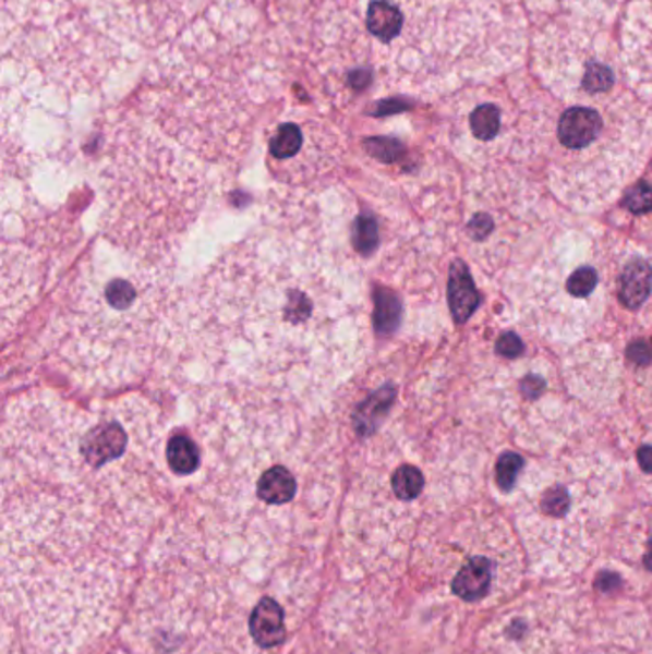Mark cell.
<instances>
[{
	"label": "cell",
	"mask_w": 652,
	"mask_h": 654,
	"mask_svg": "<svg viewBox=\"0 0 652 654\" xmlns=\"http://www.w3.org/2000/svg\"><path fill=\"white\" fill-rule=\"evenodd\" d=\"M544 379H542V377H538V375H529V377H524L522 383H520L522 395H524L527 398H530V400H536V398L544 392Z\"/></svg>",
	"instance_id": "24"
},
{
	"label": "cell",
	"mask_w": 652,
	"mask_h": 654,
	"mask_svg": "<svg viewBox=\"0 0 652 654\" xmlns=\"http://www.w3.org/2000/svg\"><path fill=\"white\" fill-rule=\"evenodd\" d=\"M390 488L400 501H413L425 488V476L415 465H400L390 476Z\"/></svg>",
	"instance_id": "15"
},
{
	"label": "cell",
	"mask_w": 652,
	"mask_h": 654,
	"mask_svg": "<svg viewBox=\"0 0 652 654\" xmlns=\"http://www.w3.org/2000/svg\"><path fill=\"white\" fill-rule=\"evenodd\" d=\"M652 289V266L644 258H631L620 274L618 299L628 311H637L649 299Z\"/></svg>",
	"instance_id": "10"
},
{
	"label": "cell",
	"mask_w": 652,
	"mask_h": 654,
	"mask_svg": "<svg viewBox=\"0 0 652 654\" xmlns=\"http://www.w3.org/2000/svg\"><path fill=\"white\" fill-rule=\"evenodd\" d=\"M400 312H402V306L395 293L381 291L379 295L375 296V326L383 334H390L397 329Z\"/></svg>",
	"instance_id": "16"
},
{
	"label": "cell",
	"mask_w": 652,
	"mask_h": 654,
	"mask_svg": "<svg viewBox=\"0 0 652 654\" xmlns=\"http://www.w3.org/2000/svg\"><path fill=\"white\" fill-rule=\"evenodd\" d=\"M496 352L504 359H519L520 354L524 352V343L520 341V337L512 331H507L504 336L497 339Z\"/></svg>",
	"instance_id": "21"
},
{
	"label": "cell",
	"mask_w": 652,
	"mask_h": 654,
	"mask_svg": "<svg viewBox=\"0 0 652 654\" xmlns=\"http://www.w3.org/2000/svg\"><path fill=\"white\" fill-rule=\"evenodd\" d=\"M644 562H647V567L652 570V540L651 544H649V554H647V559H644Z\"/></svg>",
	"instance_id": "26"
},
{
	"label": "cell",
	"mask_w": 652,
	"mask_h": 654,
	"mask_svg": "<svg viewBox=\"0 0 652 654\" xmlns=\"http://www.w3.org/2000/svg\"><path fill=\"white\" fill-rule=\"evenodd\" d=\"M618 70L626 83L652 94V0H629L621 17Z\"/></svg>",
	"instance_id": "5"
},
{
	"label": "cell",
	"mask_w": 652,
	"mask_h": 654,
	"mask_svg": "<svg viewBox=\"0 0 652 654\" xmlns=\"http://www.w3.org/2000/svg\"><path fill=\"white\" fill-rule=\"evenodd\" d=\"M626 354H628L629 362H633L636 366H649L652 362L651 347H649L647 341H641V339L629 344Z\"/></svg>",
	"instance_id": "23"
},
{
	"label": "cell",
	"mask_w": 652,
	"mask_h": 654,
	"mask_svg": "<svg viewBox=\"0 0 652 654\" xmlns=\"http://www.w3.org/2000/svg\"><path fill=\"white\" fill-rule=\"evenodd\" d=\"M249 631L256 643L265 649L280 645L286 639V622L280 605L270 597L261 600L249 618Z\"/></svg>",
	"instance_id": "9"
},
{
	"label": "cell",
	"mask_w": 652,
	"mask_h": 654,
	"mask_svg": "<svg viewBox=\"0 0 652 654\" xmlns=\"http://www.w3.org/2000/svg\"><path fill=\"white\" fill-rule=\"evenodd\" d=\"M165 461L177 475H192L202 463V450L192 436L179 433L171 436L165 448Z\"/></svg>",
	"instance_id": "11"
},
{
	"label": "cell",
	"mask_w": 652,
	"mask_h": 654,
	"mask_svg": "<svg viewBox=\"0 0 652 654\" xmlns=\"http://www.w3.org/2000/svg\"><path fill=\"white\" fill-rule=\"evenodd\" d=\"M542 507H544L545 513L563 517L570 509V496H568L567 488L553 486L552 491L545 492Z\"/></svg>",
	"instance_id": "20"
},
{
	"label": "cell",
	"mask_w": 652,
	"mask_h": 654,
	"mask_svg": "<svg viewBox=\"0 0 652 654\" xmlns=\"http://www.w3.org/2000/svg\"><path fill=\"white\" fill-rule=\"evenodd\" d=\"M301 242H247L186 303L180 337L225 402L293 408L360 362V304Z\"/></svg>",
	"instance_id": "1"
},
{
	"label": "cell",
	"mask_w": 652,
	"mask_h": 654,
	"mask_svg": "<svg viewBox=\"0 0 652 654\" xmlns=\"http://www.w3.org/2000/svg\"><path fill=\"white\" fill-rule=\"evenodd\" d=\"M599 276L595 268L591 266H582L578 268L567 281V291L576 299H583L593 293V289L597 288Z\"/></svg>",
	"instance_id": "18"
},
{
	"label": "cell",
	"mask_w": 652,
	"mask_h": 654,
	"mask_svg": "<svg viewBox=\"0 0 652 654\" xmlns=\"http://www.w3.org/2000/svg\"><path fill=\"white\" fill-rule=\"evenodd\" d=\"M304 131L295 123H283L276 129V133L270 138V156L280 164H289L293 159H299L304 152Z\"/></svg>",
	"instance_id": "14"
},
{
	"label": "cell",
	"mask_w": 652,
	"mask_h": 654,
	"mask_svg": "<svg viewBox=\"0 0 652 654\" xmlns=\"http://www.w3.org/2000/svg\"><path fill=\"white\" fill-rule=\"evenodd\" d=\"M362 29L370 62L420 93L502 75L527 45L522 0H364Z\"/></svg>",
	"instance_id": "3"
},
{
	"label": "cell",
	"mask_w": 652,
	"mask_h": 654,
	"mask_svg": "<svg viewBox=\"0 0 652 654\" xmlns=\"http://www.w3.org/2000/svg\"><path fill=\"white\" fill-rule=\"evenodd\" d=\"M621 0H532L540 9L545 4H559L560 9L567 10L568 16L582 17L583 25L591 27V17H611L620 7Z\"/></svg>",
	"instance_id": "13"
},
{
	"label": "cell",
	"mask_w": 652,
	"mask_h": 654,
	"mask_svg": "<svg viewBox=\"0 0 652 654\" xmlns=\"http://www.w3.org/2000/svg\"><path fill=\"white\" fill-rule=\"evenodd\" d=\"M624 207L633 215H644L652 210V186L649 182H637L624 195Z\"/></svg>",
	"instance_id": "19"
},
{
	"label": "cell",
	"mask_w": 652,
	"mask_h": 654,
	"mask_svg": "<svg viewBox=\"0 0 652 654\" xmlns=\"http://www.w3.org/2000/svg\"><path fill=\"white\" fill-rule=\"evenodd\" d=\"M522 468H524V460L520 458L519 453H502L496 463L497 486L504 492H511Z\"/></svg>",
	"instance_id": "17"
},
{
	"label": "cell",
	"mask_w": 652,
	"mask_h": 654,
	"mask_svg": "<svg viewBox=\"0 0 652 654\" xmlns=\"http://www.w3.org/2000/svg\"><path fill=\"white\" fill-rule=\"evenodd\" d=\"M605 134V116L603 111L591 106H570L560 113L557 123V138L563 148H590Z\"/></svg>",
	"instance_id": "6"
},
{
	"label": "cell",
	"mask_w": 652,
	"mask_h": 654,
	"mask_svg": "<svg viewBox=\"0 0 652 654\" xmlns=\"http://www.w3.org/2000/svg\"><path fill=\"white\" fill-rule=\"evenodd\" d=\"M169 261L96 253L63 291L48 326V352L75 382L117 387L138 379L179 341L184 303Z\"/></svg>",
	"instance_id": "2"
},
{
	"label": "cell",
	"mask_w": 652,
	"mask_h": 654,
	"mask_svg": "<svg viewBox=\"0 0 652 654\" xmlns=\"http://www.w3.org/2000/svg\"><path fill=\"white\" fill-rule=\"evenodd\" d=\"M492 230H494V220H492V217H488V215H484V213L474 215L473 220H471L469 227H467V232L471 234L474 242L484 240L486 235L492 234Z\"/></svg>",
	"instance_id": "22"
},
{
	"label": "cell",
	"mask_w": 652,
	"mask_h": 654,
	"mask_svg": "<svg viewBox=\"0 0 652 654\" xmlns=\"http://www.w3.org/2000/svg\"><path fill=\"white\" fill-rule=\"evenodd\" d=\"M637 461H639V465H641L644 473L652 475V446H641L637 450Z\"/></svg>",
	"instance_id": "25"
},
{
	"label": "cell",
	"mask_w": 652,
	"mask_h": 654,
	"mask_svg": "<svg viewBox=\"0 0 652 654\" xmlns=\"http://www.w3.org/2000/svg\"><path fill=\"white\" fill-rule=\"evenodd\" d=\"M104 232L121 251L152 261L169 253L205 202L202 167L165 144H121L104 169Z\"/></svg>",
	"instance_id": "4"
},
{
	"label": "cell",
	"mask_w": 652,
	"mask_h": 654,
	"mask_svg": "<svg viewBox=\"0 0 652 654\" xmlns=\"http://www.w3.org/2000/svg\"><path fill=\"white\" fill-rule=\"evenodd\" d=\"M497 570L494 561L484 555H473L461 565L451 582V592L466 601H481L496 584Z\"/></svg>",
	"instance_id": "7"
},
{
	"label": "cell",
	"mask_w": 652,
	"mask_h": 654,
	"mask_svg": "<svg viewBox=\"0 0 652 654\" xmlns=\"http://www.w3.org/2000/svg\"><path fill=\"white\" fill-rule=\"evenodd\" d=\"M448 306L458 326L467 324L481 306V293L463 261H454L448 276Z\"/></svg>",
	"instance_id": "8"
},
{
	"label": "cell",
	"mask_w": 652,
	"mask_h": 654,
	"mask_svg": "<svg viewBox=\"0 0 652 654\" xmlns=\"http://www.w3.org/2000/svg\"><path fill=\"white\" fill-rule=\"evenodd\" d=\"M502 123H504V111L496 101H481L469 111V129L476 141H494L502 131Z\"/></svg>",
	"instance_id": "12"
}]
</instances>
